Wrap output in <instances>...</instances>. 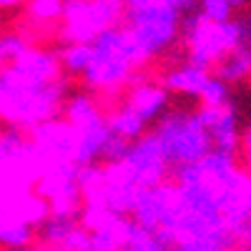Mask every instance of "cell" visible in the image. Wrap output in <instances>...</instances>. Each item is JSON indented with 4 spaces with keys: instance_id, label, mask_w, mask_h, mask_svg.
<instances>
[{
    "instance_id": "obj_1",
    "label": "cell",
    "mask_w": 251,
    "mask_h": 251,
    "mask_svg": "<svg viewBox=\"0 0 251 251\" xmlns=\"http://www.w3.org/2000/svg\"><path fill=\"white\" fill-rule=\"evenodd\" d=\"M20 3V0H0V8H8V5H15Z\"/></svg>"
}]
</instances>
